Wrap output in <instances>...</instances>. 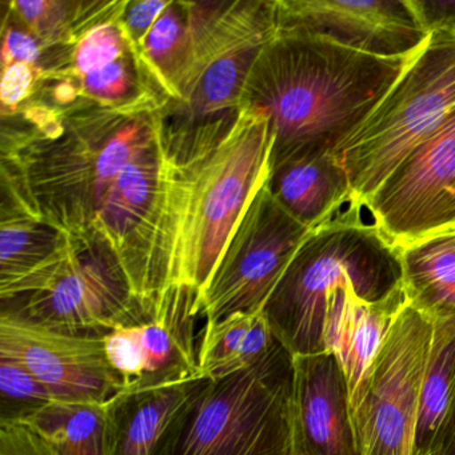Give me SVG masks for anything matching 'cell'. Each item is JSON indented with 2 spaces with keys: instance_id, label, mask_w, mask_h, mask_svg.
<instances>
[{
  "instance_id": "cell-7",
  "label": "cell",
  "mask_w": 455,
  "mask_h": 455,
  "mask_svg": "<svg viewBox=\"0 0 455 455\" xmlns=\"http://www.w3.org/2000/svg\"><path fill=\"white\" fill-rule=\"evenodd\" d=\"M73 254L41 290L4 300V310L57 331L103 338L135 323L150 303L138 299L108 239L74 234Z\"/></svg>"
},
{
  "instance_id": "cell-14",
  "label": "cell",
  "mask_w": 455,
  "mask_h": 455,
  "mask_svg": "<svg viewBox=\"0 0 455 455\" xmlns=\"http://www.w3.org/2000/svg\"><path fill=\"white\" fill-rule=\"evenodd\" d=\"M275 33L324 36L377 57H407L428 36L410 0H275Z\"/></svg>"
},
{
  "instance_id": "cell-27",
  "label": "cell",
  "mask_w": 455,
  "mask_h": 455,
  "mask_svg": "<svg viewBox=\"0 0 455 455\" xmlns=\"http://www.w3.org/2000/svg\"><path fill=\"white\" fill-rule=\"evenodd\" d=\"M2 18V68L15 62L36 66L46 74H57L70 66L74 47L50 44L34 36L7 7Z\"/></svg>"
},
{
  "instance_id": "cell-24",
  "label": "cell",
  "mask_w": 455,
  "mask_h": 455,
  "mask_svg": "<svg viewBox=\"0 0 455 455\" xmlns=\"http://www.w3.org/2000/svg\"><path fill=\"white\" fill-rule=\"evenodd\" d=\"M434 324V323H433ZM455 418V326L434 324L412 455H434Z\"/></svg>"
},
{
  "instance_id": "cell-19",
  "label": "cell",
  "mask_w": 455,
  "mask_h": 455,
  "mask_svg": "<svg viewBox=\"0 0 455 455\" xmlns=\"http://www.w3.org/2000/svg\"><path fill=\"white\" fill-rule=\"evenodd\" d=\"M74 235L17 212H0V298L14 299L46 286L70 259Z\"/></svg>"
},
{
  "instance_id": "cell-6",
  "label": "cell",
  "mask_w": 455,
  "mask_h": 455,
  "mask_svg": "<svg viewBox=\"0 0 455 455\" xmlns=\"http://www.w3.org/2000/svg\"><path fill=\"white\" fill-rule=\"evenodd\" d=\"M291 386L279 342L250 369L207 380L170 455H292Z\"/></svg>"
},
{
  "instance_id": "cell-29",
  "label": "cell",
  "mask_w": 455,
  "mask_h": 455,
  "mask_svg": "<svg viewBox=\"0 0 455 455\" xmlns=\"http://www.w3.org/2000/svg\"><path fill=\"white\" fill-rule=\"evenodd\" d=\"M44 71L28 63L15 62L2 68L0 102L2 116L14 114L38 92Z\"/></svg>"
},
{
  "instance_id": "cell-15",
  "label": "cell",
  "mask_w": 455,
  "mask_h": 455,
  "mask_svg": "<svg viewBox=\"0 0 455 455\" xmlns=\"http://www.w3.org/2000/svg\"><path fill=\"white\" fill-rule=\"evenodd\" d=\"M119 20L84 34L60 76L74 82L84 100L122 116H148L172 103L140 50L124 36Z\"/></svg>"
},
{
  "instance_id": "cell-8",
  "label": "cell",
  "mask_w": 455,
  "mask_h": 455,
  "mask_svg": "<svg viewBox=\"0 0 455 455\" xmlns=\"http://www.w3.org/2000/svg\"><path fill=\"white\" fill-rule=\"evenodd\" d=\"M433 338V322L407 300L353 407L361 455H412Z\"/></svg>"
},
{
  "instance_id": "cell-33",
  "label": "cell",
  "mask_w": 455,
  "mask_h": 455,
  "mask_svg": "<svg viewBox=\"0 0 455 455\" xmlns=\"http://www.w3.org/2000/svg\"><path fill=\"white\" fill-rule=\"evenodd\" d=\"M434 455H455V418Z\"/></svg>"
},
{
  "instance_id": "cell-12",
  "label": "cell",
  "mask_w": 455,
  "mask_h": 455,
  "mask_svg": "<svg viewBox=\"0 0 455 455\" xmlns=\"http://www.w3.org/2000/svg\"><path fill=\"white\" fill-rule=\"evenodd\" d=\"M363 210L398 247L455 223V113L386 178Z\"/></svg>"
},
{
  "instance_id": "cell-25",
  "label": "cell",
  "mask_w": 455,
  "mask_h": 455,
  "mask_svg": "<svg viewBox=\"0 0 455 455\" xmlns=\"http://www.w3.org/2000/svg\"><path fill=\"white\" fill-rule=\"evenodd\" d=\"M6 4L12 14L42 41L74 47L92 28L118 20L124 14L127 0H12Z\"/></svg>"
},
{
  "instance_id": "cell-28",
  "label": "cell",
  "mask_w": 455,
  "mask_h": 455,
  "mask_svg": "<svg viewBox=\"0 0 455 455\" xmlns=\"http://www.w3.org/2000/svg\"><path fill=\"white\" fill-rule=\"evenodd\" d=\"M0 420H20L36 410L57 401L52 391L28 369L4 356H0Z\"/></svg>"
},
{
  "instance_id": "cell-16",
  "label": "cell",
  "mask_w": 455,
  "mask_h": 455,
  "mask_svg": "<svg viewBox=\"0 0 455 455\" xmlns=\"http://www.w3.org/2000/svg\"><path fill=\"white\" fill-rule=\"evenodd\" d=\"M292 455H361L350 391L332 354L292 356Z\"/></svg>"
},
{
  "instance_id": "cell-26",
  "label": "cell",
  "mask_w": 455,
  "mask_h": 455,
  "mask_svg": "<svg viewBox=\"0 0 455 455\" xmlns=\"http://www.w3.org/2000/svg\"><path fill=\"white\" fill-rule=\"evenodd\" d=\"M140 54L172 102H180L193 55L185 2H170L146 36Z\"/></svg>"
},
{
  "instance_id": "cell-31",
  "label": "cell",
  "mask_w": 455,
  "mask_h": 455,
  "mask_svg": "<svg viewBox=\"0 0 455 455\" xmlns=\"http://www.w3.org/2000/svg\"><path fill=\"white\" fill-rule=\"evenodd\" d=\"M169 4L170 2L166 0H127L118 23L124 36L140 52L146 36Z\"/></svg>"
},
{
  "instance_id": "cell-17",
  "label": "cell",
  "mask_w": 455,
  "mask_h": 455,
  "mask_svg": "<svg viewBox=\"0 0 455 455\" xmlns=\"http://www.w3.org/2000/svg\"><path fill=\"white\" fill-rule=\"evenodd\" d=\"M407 305L404 289L382 302H366L351 290H339L327 303L322 345L342 367L351 410L366 385L375 358L398 314Z\"/></svg>"
},
{
  "instance_id": "cell-11",
  "label": "cell",
  "mask_w": 455,
  "mask_h": 455,
  "mask_svg": "<svg viewBox=\"0 0 455 455\" xmlns=\"http://www.w3.org/2000/svg\"><path fill=\"white\" fill-rule=\"evenodd\" d=\"M166 110L159 116L153 140L114 180L95 220L116 251L138 299L156 300L153 260L166 201Z\"/></svg>"
},
{
  "instance_id": "cell-23",
  "label": "cell",
  "mask_w": 455,
  "mask_h": 455,
  "mask_svg": "<svg viewBox=\"0 0 455 455\" xmlns=\"http://www.w3.org/2000/svg\"><path fill=\"white\" fill-rule=\"evenodd\" d=\"M276 343L263 310L206 323L199 339V371L210 380L231 377L262 361Z\"/></svg>"
},
{
  "instance_id": "cell-1",
  "label": "cell",
  "mask_w": 455,
  "mask_h": 455,
  "mask_svg": "<svg viewBox=\"0 0 455 455\" xmlns=\"http://www.w3.org/2000/svg\"><path fill=\"white\" fill-rule=\"evenodd\" d=\"M270 122L239 108L196 122L166 113V201L153 260L156 298L174 284L204 294L236 226L270 177Z\"/></svg>"
},
{
  "instance_id": "cell-13",
  "label": "cell",
  "mask_w": 455,
  "mask_h": 455,
  "mask_svg": "<svg viewBox=\"0 0 455 455\" xmlns=\"http://www.w3.org/2000/svg\"><path fill=\"white\" fill-rule=\"evenodd\" d=\"M0 356L22 364L58 401L105 403L124 391V379L108 362L103 338L47 329L4 310Z\"/></svg>"
},
{
  "instance_id": "cell-5",
  "label": "cell",
  "mask_w": 455,
  "mask_h": 455,
  "mask_svg": "<svg viewBox=\"0 0 455 455\" xmlns=\"http://www.w3.org/2000/svg\"><path fill=\"white\" fill-rule=\"evenodd\" d=\"M455 113V44L428 38L366 121L335 151L363 209L386 178Z\"/></svg>"
},
{
  "instance_id": "cell-2",
  "label": "cell",
  "mask_w": 455,
  "mask_h": 455,
  "mask_svg": "<svg viewBox=\"0 0 455 455\" xmlns=\"http://www.w3.org/2000/svg\"><path fill=\"white\" fill-rule=\"evenodd\" d=\"M162 111L122 116L79 98L60 105L36 92L2 116V209L82 234L114 180L153 140Z\"/></svg>"
},
{
  "instance_id": "cell-3",
  "label": "cell",
  "mask_w": 455,
  "mask_h": 455,
  "mask_svg": "<svg viewBox=\"0 0 455 455\" xmlns=\"http://www.w3.org/2000/svg\"><path fill=\"white\" fill-rule=\"evenodd\" d=\"M418 52L377 57L313 34H274L255 60L239 103L270 122V170L289 159L335 154Z\"/></svg>"
},
{
  "instance_id": "cell-4",
  "label": "cell",
  "mask_w": 455,
  "mask_h": 455,
  "mask_svg": "<svg viewBox=\"0 0 455 455\" xmlns=\"http://www.w3.org/2000/svg\"><path fill=\"white\" fill-rule=\"evenodd\" d=\"M351 204L308 234L263 307L275 339L292 356L323 353L330 297L351 290L382 302L403 290L401 250Z\"/></svg>"
},
{
  "instance_id": "cell-22",
  "label": "cell",
  "mask_w": 455,
  "mask_h": 455,
  "mask_svg": "<svg viewBox=\"0 0 455 455\" xmlns=\"http://www.w3.org/2000/svg\"><path fill=\"white\" fill-rule=\"evenodd\" d=\"M15 422L36 431L58 455H114L113 399L100 402L52 401Z\"/></svg>"
},
{
  "instance_id": "cell-9",
  "label": "cell",
  "mask_w": 455,
  "mask_h": 455,
  "mask_svg": "<svg viewBox=\"0 0 455 455\" xmlns=\"http://www.w3.org/2000/svg\"><path fill=\"white\" fill-rule=\"evenodd\" d=\"M310 233L275 201L266 182L247 207L202 294L206 323L263 310Z\"/></svg>"
},
{
  "instance_id": "cell-20",
  "label": "cell",
  "mask_w": 455,
  "mask_h": 455,
  "mask_svg": "<svg viewBox=\"0 0 455 455\" xmlns=\"http://www.w3.org/2000/svg\"><path fill=\"white\" fill-rule=\"evenodd\" d=\"M267 188L311 231L334 220L353 201L350 178L334 153L289 159L273 167Z\"/></svg>"
},
{
  "instance_id": "cell-10",
  "label": "cell",
  "mask_w": 455,
  "mask_h": 455,
  "mask_svg": "<svg viewBox=\"0 0 455 455\" xmlns=\"http://www.w3.org/2000/svg\"><path fill=\"white\" fill-rule=\"evenodd\" d=\"M199 316H204L201 292L174 284L150 303L140 321L106 334V355L124 379V391L151 390L202 378Z\"/></svg>"
},
{
  "instance_id": "cell-21",
  "label": "cell",
  "mask_w": 455,
  "mask_h": 455,
  "mask_svg": "<svg viewBox=\"0 0 455 455\" xmlns=\"http://www.w3.org/2000/svg\"><path fill=\"white\" fill-rule=\"evenodd\" d=\"M399 250L410 305L434 324L455 326V223Z\"/></svg>"
},
{
  "instance_id": "cell-30",
  "label": "cell",
  "mask_w": 455,
  "mask_h": 455,
  "mask_svg": "<svg viewBox=\"0 0 455 455\" xmlns=\"http://www.w3.org/2000/svg\"><path fill=\"white\" fill-rule=\"evenodd\" d=\"M428 38L455 44V0H410Z\"/></svg>"
},
{
  "instance_id": "cell-18",
  "label": "cell",
  "mask_w": 455,
  "mask_h": 455,
  "mask_svg": "<svg viewBox=\"0 0 455 455\" xmlns=\"http://www.w3.org/2000/svg\"><path fill=\"white\" fill-rule=\"evenodd\" d=\"M209 379L151 390L124 391L113 399L114 455H170L191 404Z\"/></svg>"
},
{
  "instance_id": "cell-32",
  "label": "cell",
  "mask_w": 455,
  "mask_h": 455,
  "mask_svg": "<svg viewBox=\"0 0 455 455\" xmlns=\"http://www.w3.org/2000/svg\"><path fill=\"white\" fill-rule=\"evenodd\" d=\"M0 455H58L36 431L15 420H0Z\"/></svg>"
}]
</instances>
